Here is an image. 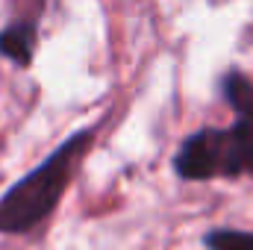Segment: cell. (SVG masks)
<instances>
[{
    "label": "cell",
    "mask_w": 253,
    "mask_h": 250,
    "mask_svg": "<svg viewBox=\"0 0 253 250\" xmlns=\"http://www.w3.org/2000/svg\"><path fill=\"white\" fill-rule=\"evenodd\" d=\"M36 50V21H15L0 30V53L15 65L27 68Z\"/></svg>",
    "instance_id": "3"
},
{
    "label": "cell",
    "mask_w": 253,
    "mask_h": 250,
    "mask_svg": "<svg viewBox=\"0 0 253 250\" xmlns=\"http://www.w3.org/2000/svg\"><path fill=\"white\" fill-rule=\"evenodd\" d=\"M91 138H94L91 129L74 132L39 168L24 174L18 183H12L0 194V233L6 236L27 233L56 209L59 197L71 183V174L80 165L83 153L88 150Z\"/></svg>",
    "instance_id": "2"
},
{
    "label": "cell",
    "mask_w": 253,
    "mask_h": 250,
    "mask_svg": "<svg viewBox=\"0 0 253 250\" xmlns=\"http://www.w3.org/2000/svg\"><path fill=\"white\" fill-rule=\"evenodd\" d=\"M224 97L236 109V124L224 129L203 126L180 144L174 171L183 180L253 174V83L239 71L227 74Z\"/></svg>",
    "instance_id": "1"
},
{
    "label": "cell",
    "mask_w": 253,
    "mask_h": 250,
    "mask_svg": "<svg viewBox=\"0 0 253 250\" xmlns=\"http://www.w3.org/2000/svg\"><path fill=\"white\" fill-rule=\"evenodd\" d=\"M209 250H253V233L242 230H212L206 236Z\"/></svg>",
    "instance_id": "4"
}]
</instances>
